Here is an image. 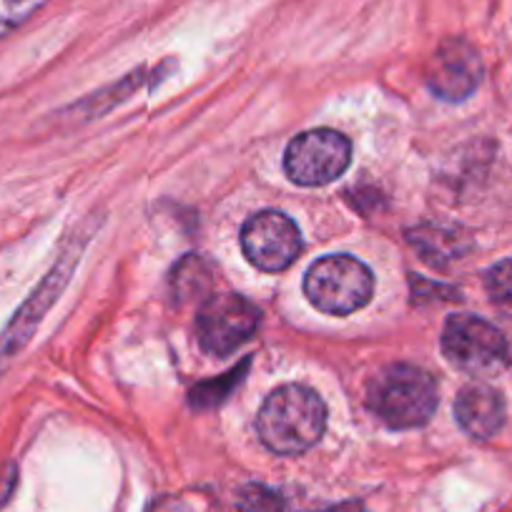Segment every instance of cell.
I'll list each match as a JSON object with an SVG mask.
<instances>
[{
  "mask_svg": "<svg viewBox=\"0 0 512 512\" xmlns=\"http://www.w3.org/2000/svg\"><path fill=\"white\" fill-rule=\"evenodd\" d=\"M327 427V405L304 384H284L264 400L256 432L274 455L294 457L312 450Z\"/></svg>",
  "mask_w": 512,
  "mask_h": 512,
  "instance_id": "cell-1",
  "label": "cell"
},
{
  "mask_svg": "<svg viewBox=\"0 0 512 512\" xmlns=\"http://www.w3.org/2000/svg\"><path fill=\"white\" fill-rule=\"evenodd\" d=\"M440 392L427 369L415 364H390L367 387V405L392 430H412L430 422Z\"/></svg>",
  "mask_w": 512,
  "mask_h": 512,
  "instance_id": "cell-2",
  "label": "cell"
},
{
  "mask_svg": "<svg viewBox=\"0 0 512 512\" xmlns=\"http://www.w3.org/2000/svg\"><path fill=\"white\" fill-rule=\"evenodd\" d=\"M88 239H91V234H73L71 239L63 244L56 264L48 269V274L41 279V284L33 289L31 297L21 304V309L13 314L11 322L6 324V329L0 332V377H3L6 369L16 362L18 354L28 347V342L33 339L36 329L41 327L43 317L51 312V307L58 302L63 289L68 287L71 274L76 272L83 251H86Z\"/></svg>",
  "mask_w": 512,
  "mask_h": 512,
  "instance_id": "cell-3",
  "label": "cell"
},
{
  "mask_svg": "<svg viewBox=\"0 0 512 512\" xmlns=\"http://www.w3.org/2000/svg\"><path fill=\"white\" fill-rule=\"evenodd\" d=\"M304 294L319 312L347 317L367 307L374 294V277L357 256L329 254L307 269Z\"/></svg>",
  "mask_w": 512,
  "mask_h": 512,
  "instance_id": "cell-4",
  "label": "cell"
},
{
  "mask_svg": "<svg viewBox=\"0 0 512 512\" xmlns=\"http://www.w3.org/2000/svg\"><path fill=\"white\" fill-rule=\"evenodd\" d=\"M440 347L452 367L472 377H497L512 362L505 334L475 314H455L447 319Z\"/></svg>",
  "mask_w": 512,
  "mask_h": 512,
  "instance_id": "cell-5",
  "label": "cell"
},
{
  "mask_svg": "<svg viewBox=\"0 0 512 512\" xmlns=\"http://www.w3.org/2000/svg\"><path fill=\"white\" fill-rule=\"evenodd\" d=\"M352 164V144L334 128L304 131L284 154V171L299 186H324L337 181Z\"/></svg>",
  "mask_w": 512,
  "mask_h": 512,
  "instance_id": "cell-6",
  "label": "cell"
},
{
  "mask_svg": "<svg viewBox=\"0 0 512 512\" xmlns=\"http://www.w3.org/2000/svg\"><path fill=\"white\" fill-rule=\"evenodd\" d=\"M262 324V312L239 294H211L196 314V339L206 354L226 357L249 342Z\"/></svg>",
  "mask_w": 512,
  "mask_h": 512,
  "instance_id": "cell-7",
  "label": "cell"
},
{
  "mask_svg": "<svg viewBox=\"0 0 512 512\" xmlns=\"http://www.w3.org/2000/svg\"><path fill=\"white\" fill-rule=\"evenodd\" d=\"M241 251L267 274L284 272L302 251V234L297 224L282 211H259L249 216L241 229Z\"/></svg>",
  "mask_w": 512,
  "mask_h": 512,
  "instance_id": "cell-8",
  "label": "cell"
},
{
  "mask_svg": "<svg viewBox=\"0 0 512 512\" xmlns=\"http://www.w3.org/2000/svg\"><path fill=\"white\" fill-rule=\"evenodd\" d=\"M425 81L442 101H465L482 81V58L465 38H447L432 53Z\"/></svg>",
  "mask_w": 512,
  "mask_h": 512,
  "instance_id": "cell-9",
  "label": "cell"
},
{
  "mask_svg": "<svg viewBox=\"0 0 512 512\" xmlns=\"http://www.w3.org/2000/svg\"><path fill=\"white\" fill-rule=\"evenodd\" d=\"M455 417L475 440H490L505 425V400L490 384H467L455 400Z\"/></svg>",
  "mask_w": 512,
  "mask_h": 512,
  "instance_id": "cell-10",
  "label": "cell"
},
{
  "mask_svg": "<svg viewBox=\"0 0 512 512\" xmlns=\"http://www.w3.org/2000/svg\"><path fill=\"white\" fill-rule=\"evenodd\" d=\"M407 241L425 264L435 269L450 267L470 251L472 241L465 229L447 224H420L407 229Z\"/></svg>",
  "mask_w": 512,
  "mask_h": 512,
  "instance_id": "cell-11",
  "label": "cell"
},
{
  "mask_svg": "<svg viewBox=\"0 0 512 512\" xmlns=\"http://www.w3.org/2000/svg\"><path fill=\"white\" fill-rule=\"evenodd\" d=\"M174 294L179 302H194V299H209L211 297V284H214V277H211V267L206 259H201L199 254L184 256L179 262V267L174 269Z\"/></svg>",
  "mask_w": 512,
  "mask_h": 512,
  "instance_id": "cell-12",
  "label": "cell"
},
{
  "mask_svg": "<svg viewBox=\"0 0 512 512\" xmlns=\"http://www.w3.org/2000/svg\"><path fill=\"white\" fill-rule=\"evenodd\" d=\"M485 287L492 307L505 314V317H512V259L495 264L487 272Z\"/></svg>",
  "mask_w": 512,
  "mask_h": 512,
  "instance_id": "cell-13",
  "label": "cell"
},
{
  "mask_svg": "<svg viewBox=\"0 0 512 512\" xmlns=\"http://www.w3.org/2000/svg\"><path fill=\"white\" fill-rule=\"evenodd\" d=\"M246 367H249V362H244L239 369L224 374V377H216L214 382H204V384H199V387H194V390H191V405L199 407V410L221 405V402L226 400V395H229L236 384H239L241 374H244Z\"/></svg>",
  "mask_w": 512,
  "mask_h": 512,
  "instance_id": "cell-14",
  "label": "cell"
},
{
  "mask_svg": "<svg viewBox=\"0 0 512 512\" xmlns=\"http://www.w3.org/2000/svg\"><path fill=\"white\" fill-rule=\"evenodd\" d=\"M46 3L48 0H0V41L36 16Z\"/></svg>",
  "mask_w": 512,
  "mask_h": 512,
  "instance_id": "cell-15",
  "label": "cell"
},
{
  "mask_svg": "<svg viewBox=\"0 0 512 512\" xmlns=\"http://www.w3.org/2000/svg\"><path fill=\"white\" fill-rule=\"evenodd\" d=\"M241 512H282L284 500L279 492L264 485H246L236 497Z\"/></svg>",
  "mask_w": 512,
  "mask_h": 512,
  "instance_id": "cell-16",
  "label": "cell"
},
{
  "mask_svg": "<svg viewBox=\"0 0 512 512\" xmlns=\"http://www.w3.org/2000/svg\"><path fill=\"white\" fill-rule=\"evenodd\" d=\"M322 512H367V510H364V505H359V502H342V505H334Z\"/></svg>",
  "mask_w": 512,
  "mask_h": 512,
  "instance_id": "cell-17",
  "label": "cell"
}]
</instances>
